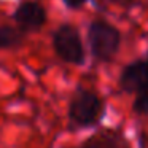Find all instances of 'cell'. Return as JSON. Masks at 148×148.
<instances>
[{
	"instance_id": "obj_5",
	"label": "cell",
	"mask_w": 148,
	"mask_h": 148,
	"mask_svg": "<svg viewBox=\"0 0 148 148\" xmlns=\"http://www.w3.org/2000/svg\"><path fill=\"white\" fill-rule=\"evenodd\" d=\"M13 21L23 32H34L42 29L48 21V13L43 5L34 0H27L18 5L13 13Z\"/></svg>"
},
{
	"instance_id": "obj_1",
	"label": "cell",
	"mask_w": 148,
	"mask_h": 148,
	"mask_svg": "<svg viewBox=\"0 0 148 148\" xmlns=\"http://www.w3.org/2000/svg\"><path fill=\"white\" fill-rule=\"evenodd\" d=\"M88 43L92 56L100 62H108L116 56L121 45V32L103 19H96L88 27Z\"/></svg>"
},
{
	"instance_id": "obj_10",
	"label": "cell",
	"mask_w": 148,
	"mask_h": 148,
	"mask_svg": "<svg viewBox=\"0 0 148 148\" xmlns=\"http://www.w3.org/2000/svg\"><path fill=\"white\" fill-rule=\"evenodd\" d=\"M105 2L113 5H119V7H124V8H131L135 3V0H105Z\"/></svg>"
},
{
	"instance_id": "obj_4",
	"label": "cell",
	"mask_w": 148,
	"mask_h": 148,
	"mask_svg": "<svg viewBox=\"0 0 148 148\" xmlns=\"http://www.w3.org/2000/svg\"><path fill=\"white\" fill-rule=\"evenodd\" d=\"M118 84L124 92L129 94H138L148 91V53L143 59L129 62L123 69Z\"/></svg>"
},
{
	"instance_id": "obj_2",
	"label": "cell",
	"mask_w": 148,
	"mask_h": 148,
	"mask_svg": "<svg viewBox=\"0 0 148 148\" xmlns=\"http://www.w3.org/2000/svg\"><path fill=\"white\" fill-rule=\"evenodd\" d=\"M103 116V102L91 89H78L69 105V118L80 127H91Z\"/></svg>"
},
{
	"instance_id": "obj_7",
	"label": "cell",
	"mask_w": 148,
	"mask_h": 148,
	"mask_svg": "<svg viewBox=\"0 0 148 148\" xmlns=\"http://www.w3.org/2000/svg\"><path fill=\"white\" fill-rule=\"evenodd\" d=\"M26 32L19 27L13 26H0V49H11L18 48L24 43Z\"/></svg>"
},
{
	"instance_id": "obj_6",
	"label": "cell",
	"mask_w": 148,
	"mask_h": 148,
	"mask_svg": "<svg viewBox=\"0 0 148 148\" xmlns=\"http://www.w3.org/2000/svg\"><path fill=\"white\" fill-rule=\"evenodd\" d=\"M80 148H127V143L119 134L100 132L84 140Z\"/></svg>"
},
{
	"instance_id": "obj_3",
	"label": "cell",
	"mask_w": 148,
	"mask_h": 148,
	"mask_svg": "<svg viewBox=\"0 0 148 148\" xmlns=\"http://www.w3.org/2000/svg\"><path fill=\"white\" fill-rule=\"evenodd\" d=\"M53 49L62 62L81 65L84 62V46L80 32L72 24H62L53 32Z\"/></svg>"
},
{
	"instance_id": "obj_8",
	"label": "cell",
	"mask_w": 148,
	"mask_h": 148,
	"mask_svg": "<svg viewBox=\"0 0 148 148\" xmlns=\"http://www.w3.org/2000/svg\"><path fill=\"white\" fill-rule=\"evenodd\" d=\"M132 112L140 116H148V91L138 92L132 102Z\"/></svg>"
},
{
	"instance_id": "obj_9",
	"label": "cell",
	"mask_w": 148,
	"mask_h": 148,
	"mask_svg": "<svg viewBox=\"0 0 148 148\" xmlns=\"http://www.w3.org/2000/svg\"><path fill=\"white\" fill-rule=\"evenodd\" d=\"M62 2H64V5L67 8H70V10H77V8L83 7L88 0H62Z\"/></svg>"
}]
</instances>
